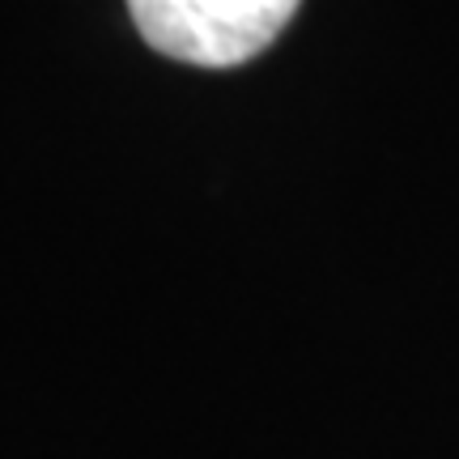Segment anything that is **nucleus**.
<instances>
[{
    "instance_id": "nucleus-1",
    "label": "nucleus",
    "mask_w": 459,
    "mask_h": 459,
    "mask_svg": "<svg viewBox=\"0 0 459 459\" xmlns=\"http://www.w3.org/2000/svg\"><path fill=\"white\" fill-rule=\"evenodd\" d=\"M302 0H128L136 34L153 51L196 68L255 60L294 22Z\"/></svg>"
}]
</instances>
